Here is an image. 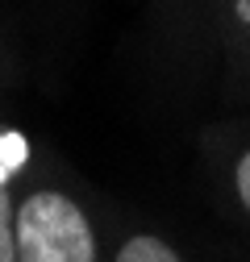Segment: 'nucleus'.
<instances>
[{"mask_svg":"<svg viewBox=\"0 0 250 262\" xmlns=\"http://www.w3.org/2000/svg\"><path fill=\"white\" fill-rule=\"evenodd\" d=\"M238 195H242V204L250 208V154L238 162Z\"/></svg>","mask_w":250,"mask_h":262,"instance_id":"nucleus-5","label":"nucleus"},{"mask_svg":"<svg viewBox=\"0 0 250 262\" xmlns=\"http://www.w3.org/2000/svg\"><path fill=\"white\" fill-rule=\"evenodd\" d=\"M17 262H96L84 212L58 191H34L17 208Z\"/></svg>","mask_w":250,"mask_h":262,"instance_id":"nucleus-1","label":"nucleus"},{"mask_svg":"<svg viewBox=\"0 0 250 262\" xmlns=\"http://www.w3.org/2000/svg\"><path fill=\"white\" fill-rule=\"evenodd\" d=\"M0 262H17V229H13V200L0 179Z\"/></svg>","mask_w":250,"mask_h":262,"instance_id":"nucleus-3","label":"nucleus"},{"mask_svg":"<svg viewBox=\"0 0 250 262\" xmlns=\"http://www.w3.org/2000/svg\"><path fill=\"white\" fill-rule=\"evenodd\" d=\"M25 154H29V146H25L17 134L0 138V179H9L13 167H21V162H25Z\"/></svg>","mask_w":250,"mask_h":262,"instance_id":"nucleus-4","label":"nucleus"},{"mask_svg":"<svg viewBox=\"0 0 250 262\" xmlns=\"http://www.w3.org/2000/svg\"><path fill=\"white\" fill-rule=\"evenodd\" d=\"M117 262H179L175 250H167L163 242H154V237H134V242H125Z\"/></svg>","mask_w":250,"mask_h":262,"instance_id":"nucleus-2","label":"nucleus"}]
</instances>
